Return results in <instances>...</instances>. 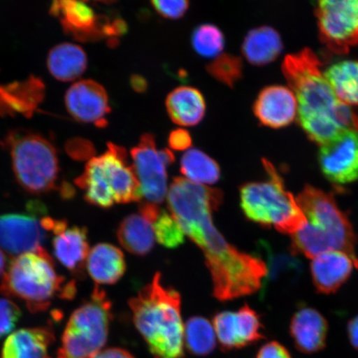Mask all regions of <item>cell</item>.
I'll return each mask as SVG.
<instances>
[{
	"label": "cell",
	"instance_id": "obj_11",
	"mask_svg": "<svg viewBox=\"0 0 358 358\" xmlns=\"http://www.w3.org/2000/svg\"><path fill=\"white\" fill-rule=\"evenodd\" d=\"M316 15L322 41L331 51L345 53L358 43V0H323Z\"/></svg>",
	"mask_w": 358,
	"mask_h": 358
},
{
	"label": "cell",
	"instance_id": "obj_31",
	"mask_svg": "<svg viewBox=\"0 0 358 358\" xmlns=\"http://www.w3.org/2000/svg\"><path fill=\"white\" fill-rule=\"evenodd\" d=\"M243 69L241 58L228 53L219 55L207 66L208 73L213 78L229 87H234L243 77Z\"/></svg>",
	"mask_w": 358,
	"mask_h": 358
},
{
	"label": "cell",
	"instance_id": "obj_33",
	"mask_svg": "<svg viewBox=\"0 0 358 358\" xmlns=\"http://www.w3.org/2000/svg\"><path fill=\"white\" fill-rule=\"evenodd\" d=\"M19 306L10 299L0 298V338L10 334L20 320Z\"/></svg>",
	"mask_w": 358,
	"mask_h": 358
},
{
	"label": "cell",
	"instance_id": "obj_9",
	"mask_svg": "<svg viewBox=\"0 0 358 358\" xmlns=\"http://www.w3.org/2000/svg\"><path fill=\"white\" fill-rule=\"evenodd\" d=\"M111 307L105 290L96 286L67 321L57 358H91L101 352L108 338Z\"/></svg>",
	"mask_w": 358,
	"mask_h": 358
},
{
	"label": "cell",
	"instance_id": "obj_25",
	"mask_svg": "<svg viewBox=\"0 0 358 358\" xmlns=\"http://www.w3.org/2000/svg\"><path fill=\"white\" fill-rule=\"evenodd\" d=\"M117 238L129 253L145 256L155 245L153 222L140 212L129 215L120 222Z\"/></svg>",
	"mask_w": 358,
	"mask_h": 358
},
{
	"label": "cell",
	"instance_id": "obj_17",
	"mask_svg": "<svg viewBox=\"0 0 358 358\" xmlns=\"http://www.w3.org/2000/svg\"><path fill=\"white\" fill-rule=\"evenodd\" d=\"M67 111L80 122L106 127L110 114L109 98L104 87L93 80H79L67 90L65 95Z\"/></svg>",
	"mask_w": 358,
	"mask_h": 358
},
{
	"label": "cell",
	"instance_id": "obj_30",
	"mask_svg": "<svg viewBox=\"0 0 358 358\" xmlns=\"http://www.w3.org/2000/svg\"><path fill=\"white\" fill-rule=\"evenodd\" d=\"M192 45L201 57H217L225 47V37L218 27L210 24H201L192 32Z\"/></svg>",
	"mask_w": 358,
	"mask_h": 358
},
{
	"label": "cell",
	"instance_id": "obj_18",
	"mask_svg": "<svg viewBox=\"0 0 358 358\" xmlns=\"http://www.w3.org/2000/svg\"><path fill=\"white\" fill-rule=\"evenodd\" d=\"M311 259L313 285L320 293L325 294L341 288L358 268V257L343 250H329Z\"/></svg>",
	"mask_w": 358,
	"mask_h": 358
},
{
	"label": "cell",
	"instance_id": "obj_29",
	"mask_svg": "<svg viewBox=\"0 0 358 358\" xmlns=\"http://www.w3.org/2000/svg\"><path fill=\"white\" fill-rule=\"evenodd\" d=\"M186 348L195 356H208L216 348V333L211 323L203 317H192L185 329Z\"/></svg>",
	"mask_w": 358,
	"mask_h": 358
},
{
	"label": "cell",
	"instance_id": "obj_22",
	"mask_svg": "<svg viewBox=\"0 0 358 358\" xmlns=\"http://www.w3.org/2000/svg\"><path fill=\"white\" fill-rule=\"evenodd\" d=\"M86 267L89 275L97 285H113L124 275L127 264L118 248L100 243L90 250Z\"/></svg>",
	"mask_w": 358,
	"mask_h": 358
},
{
	"label": "cell",
	"instance_id": "obj_23",
	"mask_svg": "<svg viewBox=\"0 0 358 358\" xmlns=\"http://www.w3.org/2000/svg\"><path fill=\"white\" fill-rule=\"evenodd\" d=\"M166 109L173 123L180 127H194L204 118L206 102L198 89L180 87L169 94Z\"/></svg>",
	"mask_w": 358,
	"mask_h": 358
},
{
	"label": "cell",
	"instance_id": "obj_36",
	"mask_svg": "<svg viewBox=\"0 0 358 358\" xmlns=\"http://www.w3.org/2000/svg\"><path fill=\"white\" fill-rule=\"evenodd\" d=\"M256 358H293L289 350L276 341L267 343L259 348Z\"/></svg>",
	"mask_w": 358,
	"mask_h": 358
},
{
	"label": "cell",
	"instance_id": "obj_27",
	"mask_svg": "<svg viewBox=\"0 0 358 358\" xmlns=\"http://www.w3.org/2000/svg\"><path fill=\"white\" fill-rule=\"evenodd\" d=\"M324 76L338 99L358 109V62H336L324 71Z\"/></svg>",
	"mask_w": 358,
	"mask_h": 358
},
{
	"label": "cell",
	"instance_id": "obj_40",
	"mask_svg": "<svg viewBox=\"0 0 358 358\" xmlns=\"http://www.w3.org/2000/svg\"><path fill=\"white\" fill-rule=\"evenodd\" d=\"M7 259L6 254L3 253V250L0 248V276L4 274L7 268Z\"/></svg>",
	"mask_w": 358,
	"mask_h": 358
},
{
	"label": "cell",
	"instance_id": "obj_6",
	"mask_svg": "<svg viewBox=\"0 0 358 358\" xmlns=\"http://www.w3.org/2000/svg\"><path fill=\"white\" fill-rule=\"evenodd\" d=\"M75 183L88 203L101 208L141 201L140 183L127 152L113 143H109L104 154L90 159Z\"/></svg>",
	"mask_w": 358,
	"mask_h": 358
},
{
	"label": "cell",
	"instance_id": "obj_12",
	"mask_svg": "<svg viewBox=\"0 0 358 358\" xmlns=\"http://www.w3.org/2000/svg\"><path fill=\"white\" fill-rule=\"evenodd\" d=\"M50 13L59 19L67 34L78 40L112 38L127 33V25L120 19L108 20L98 17L87 3L75 0H61L52 3Z\"/></svg>",
	"mask_w": 358,
	"mask_h": 358
},
{
	"label": "cell",
	"instance_id": "obj_15",
	"mask_svg": "<svg viewBox=\"0 0 358 358\" xmlns=\"http://www.w3.org/2000/svg\"><path fill=\"white\" fill-rule=\"evenodd\" d=\"M43 224L53 235V255L58 262L71 274L83 275L90 252L87 228L69 226L66 220L48 216L43 217Z\"/></svg>",
	"mask_w": 358,
	"mask_h": 358
},
{
	"label": "cell",
	"instance_id": "obj_5",
	"mask_svg": "<svg viewBox=\"0 0 358 358\" xmlns=\"http://www.w3.org/2000/svg\"><path fill=\"white\" fill-rule=\"evenodd\" d=\"M0 292L24 303L32 313L44 312L56 298L73 299L74 280L58 274L55 261L46 250L17 256L3 275Z\"/></svg>",
	"mask_w": 358,
	"mask_h": 358
},
{
	"label": "cell",
	"instance_id": "obj_1",
	"mask_svg": "<svg viewBox=\"0 0 358 358\" xmlns=\"http://www.w3.org/2000/svg\"><path fill=\"white\" fill-rule=\"evenodd\" d=\"M222 200L220 190L183 178H174L168 190L170 213L203 250L206 266L212 275L214 297L229 301L261 289L268 268L262 259L228 243L214 226L213 213Z\"/></svg>",
	"mask_w": 358,
	"mask_h": 358
},
{
	"label": "cell",
	"instance_id": "obj_21",
	"mask_svg": "<svg viewBox=\"0 0 358 358\" xmlns=\"http://www.w3.org/2000/svg\"><path fill=\"white\" fill-rule=\"evenodd\" d=\"M55 342V334L48 328L22 329L8 336L1 358H52L49 349Z\"/></svg>",
	"mask_w": 358,
	"mask_h": 358
},
{
	"label": "cell",
	"instance_id": "obj_26",
	"mask_svg": "<svg viewBox=\"0 0 358 358\" xmlns=\"http://www.w3.org/2000/svg\"><path fill=\"white\" fill-rule=\"evenodd\" d=\"M280 36L271 27L263 26L250 31L243 43V53L250 64L263 66L270 64L282 50Z\"/></svg>",
	"mask_w": 358,
	"mask_h": 358
},
{
	"label": "cell",
	"instance_id": "obj_16",
	"mask_svg": "<svg viewBox=\"0 0 358 358\" xmlns=\"http://www.w3.org/2000/svg\"><path fill=\"white\" fill-rule=\"evenodd\" d=\"M213 324L224 351L248 347L265 338L261 317L248 304L237 312L217 313L214 317Z\"/></svg>",
	"mask_w": 358,
	"mask_h": 358
},
{
	"label": "cell",
	"instance_id": "obj_20",
	"mask_svg": "<svg viewBox=\"0 0 358 358\" xmlns=\"http://www.w3.org/2000/svg\"><path fill=\"white\" fill-rule=\"evenodd\" d=\"M289 334L298 351L313 355L323 350L326 346L328 321L315 308L303 307L294 313Z\"/></svg>",
	"mask_w": 358,
	"mask_h": 358
},
{
	"label": "cell",
	"instance_id": "obj_38",
	"mask_svg": "<svg viewBox=\"0 0 358 358\" xmlns=\"http://www.w3.org/2000/svg\"><path fill=\"white\" fill-rule=\"evenodd\" d=\"M347 332L351 345L358 351V315L348 322Z\"/></svg>",
	"mask_w": 358,
	"mask_h": 358
},
{
	"label": "cell",
	"instance_id": "obj_4",
	"mask_svg": "<svg viewBox=\"0 0 358 358\" xmlns=\"http://www.w3.org/2000/svg\"><path fill=\"white\" fill-rule=\"evenodd\" d=\"M296 199L306 223L291 236L294 255L301 254L313 259L329 250H343L357 257L355 229L332 194L306 186Z\"/></svg>",
	"mask_w": 358,
	"mask_h": 358
},
{
	"label": "cell",
	"instance_id": "obj_34",
	"mask_svg": "<svg viewBox=\"0 0 358 358\" xmlns=\"http://www.w3.org/2000/svg\"><path fill=\"white\" fill-rule=\"evenodd\" d=\"M155 11L159 15L169 20L180 19L189 7V2L187 1H162L155 0L151 2Z\"/></svg>",
	"mask_w": 358,
	"mask_h": 358
},
{
	"label": "cell",
	"instance_id": "obj_37",
	"mask_svg": "<svg viewBox=\"0 0 358 358\" xmlns=\"http://www.w3.org/2000/svg\"><path fill=\"white\" fill-rule=\"evenodd\" d=\"M91 358H134L131 352L119 348H107Z\"/></svg>",
	"mask_w": 358,
	"mask_h": 358
},
{
	"label": "cell",
	"instance_id": "obj_7",
	"mask_svg": "<svg viewBox=\"0 0 358 358\" xmlns=\"http://www.w3.org/2000/svg\"><path fill=\"white\" fill-rule=\"evenodd\" d=\"M263 165L268 177L266 181L241 187V210L248 220L291 236L301 229L306 217L274 165L266 159H263Z\"/></svg>",
	"mask_w": 358,
	"mask_h": 358
},
{
	"label": "cell",
	"instance_id": "obj_39",
	"mask_svg": "<svg viewBox=\"0 0 358 358\" xmlns=\"http://www.w3.org/2000/svg\"><path fill=\"white\" fill-rule=\"evenodd\" d=\"M131 84L134 91L140 93L145 92L148 86L146 80L138 75L132 76Z\"/></svg>",
	"mask_w": 358,
	"mask_h": 358
},
{
	"label": "cell",
	"instance_id": "obj_28",
	"mask_svg": "<svg viewBox=\"0 0 358 358\" xmlns=\"http://www.w3.org/2000/svg\"><path fill=\"white\" fill-rule=\"evenodd\" d=\"M180 170L187 180L196 185H214L221 177L216 161L196 149L189 150L182 156Z\"/></svg>",
	"mask_w": 358,
	"mask_h": 358
},
{
	"label": "cell",
	"instance_id": "obj_24",
	"mask_svg": "<svg viewBox=\"0 0 358 358\" xmlns=\"http://www.w3.org/2000/svg\"><path fill=\"white\" fill-rule=\"evenodd\" d=\"M49 73L60 82H73L87 69L86 52L77 44L64 43L53 47L48 53Z\"/></svg>",
	"mask_w": 358,
	"mask_h": 358
},
{
	"label": "cell",
	"instance_id": "obj_8",
	"mask_svg": "<svg viewBox=\"0 0 358 358\" xmlns=\"http://www.w3.org/2000/svg\"><path fill=\"white\" fill-rule=\"evenodd\" d=\"M6 145L10 150L13 173L20 185L32 194L57 189L59 163L55 145L41 134L13 131Z\"/></svg>",
	"mask_w": 358,
	"mask_h": 358
},
{
	"label": "cell",
	"instance_id": "obj_13",
	"mask_svg": "<svg viewBox=\"0 0 358 358\" xmlns=\"http://www.w3.org/2000/svg\"><path fill=\"white\" fill-rule=\"evenodd\" d=\"M32 205L29 213H8L0 216V248L13 257L43 249L48 232L36 212L43 208Z\"/></svg>",
	"mask_w": 358,
	"mask_h": 358
},
{
	"label": "cell",
	"instance_id": "obj_35",
	"mask_svg": "<svg viewBox=\"0 0 358 358\" xmlns=\"http://www.w3.org/2000/svg\"><path fill=\"white\" fill-rule=\"evenodd\" d=\"M168 143L172 150L183 151L189 150L192 146V138L189 132L186 129H176L170 132Z\"/></svg>",
	"mask_w": 358,
	"mask_h": 358
},
{
	"label": "cell",
	"instance_id": "obj_19",
	"mask_svg": "<svg viewBox=\"0 0 358 358\" xmlns=\"http://www.w3.org/2000/svg\"><path fill=\"white\" fill-rule=\"evenodd\" d=\"M253 110L262 124L271 128H281L294 122L298 115V103L290 88L271 86L259 92Z\"/></svg>",
	"mask_w": 358,
	"mask_h": 358
},
{
	"label": "cell",
	"instance_id": "obj_3",
	"mask_svg": "<svg viewBox=\"0 0 358 358\" xmlns=\"http://www.w3.org/2000/svg\"><path fill=\"white\" fill-rule=\"evenodd\" d=\"M129 306L134 324L155 358L185 357L180 294L163 285L160 273L129 301Z\"/></svg>",
	"mask_w": 358,
	"mask_h": 358
},
{
	"label": "cell",
	"instance_id": "obj_14",
	"mask_svg": "<svg viewBox=\"0 0 358 358\" xmlns=\"http://www.w3.org/2000/svg\"><path fill=\"white\" fill-rule=\"evenodd\" d=\"M322 173L337 185L358 180V129H349L320 145Z\"/></svg>",
	"mask_w": 358,
	"mask_h": 358
},
{
	"label": "cell",
	"instance_id": "obj_32",
	"mask_svg": "<svg viewBox=\"0 0 358 358\" xmlns=\"http://www.w3.org/2000/svg\"><path fill=\"white\" fill-rule=\"evenodd\" d=\"M153 227L155 239L164 248L173 249L185 243V231L171 213L162 210L153 223Z\"/></svg>",
	"mask_w": 358,
	"mask_h": 358
},
{
	"label": "cell",
	"instance_id": "obj_2",
	"mask_svg": "<svg viewBox=\"0 0 358 358\" xmlns=\"http://www.w3.org/2000/svg\"><path fill=\"white\" fill-rule=\"evenodd\" d=\"M321 66L308 48L288 55L283 64L284 74L296 97L299 123L320 145L347 129H358V109L338 99Z\"/></svg>",
	"mask_w": 358,
	"mask_h": 358
},
{
	"label": "cell",
	"instance_id": "obj_10",
	"mask_svg": "<svg viewBox=\"0 0 358 358\" xmlns=\"http://www.w3.org/2000/svg\"><path fill=\"white\" fill-rule=\"evenodd\" d=\"M141 203L159 206L168 194L167 169L176 161L173 152L157 149L153 134H145L131 151Z\"/></svg>",
	"mask_w": 358,
	"mask_h": 358
}]
</instances>
